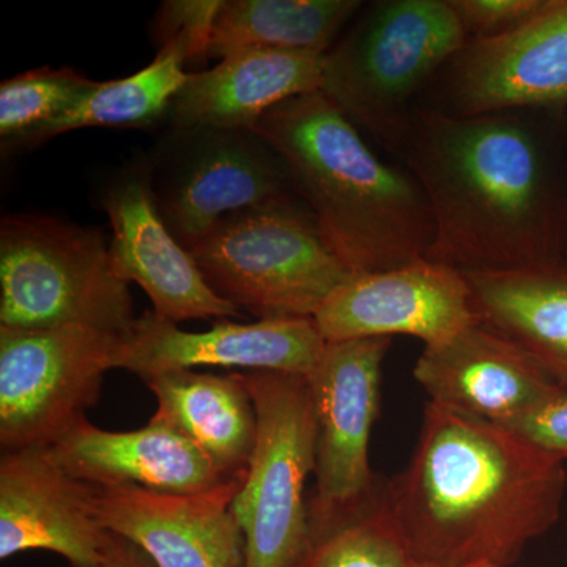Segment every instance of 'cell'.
<instances>
[{
	"label": "cell",
	"mask_w": 567,
	"mask_h": 567,
	"mask_svg": "<svg viewBox=\"0 0 567 567\" xmlns=\"http://www.w3.org/2000/svg\"><path fill=\"white\" fill-rule=\"evenodd\" d=\"M395 159L431 204L429 259L464 274L566 259L565 107L468 117L415 110Z\"/></svg>",
	"instance_id": "cell-1"
},
{
	"label": "cell",
	"mask_w": 567,
	"mask_h": 567,
	"mask_svg": "<svg viewBox=\"0 0 567 567\" xmlns=\"http://www.w3.org/2000/svg\"><path fill=\"white\" fill-rule=\"evenodd\" d=\"M563 462L505 425L427 402L409 464L385 481L388 513L421 565L507 567L557 524Z\"/></svg>",
	"instance_id": "cell-2"
},
{
	"label": "cell",
	"mask_w": 567,
	"mask_h": 567,
	"mask_svg": "<svg viewBox=\"0 0 567 567\" xmlns=\"http://www.w3.org/2000/svg\"><path fill=\"white\" fill-rule=\"evenodd\" d=\"M287 164L331 251L352 274L429 257L435 224L423 186L380 158L322 92L274 107L252 126Z\"/></svg>",
	"instance_id": "cell-3"
},
{
	"label": "cell",
	"mask_w": 567,
	"mask_h": 567,
	"mask_svg": "<svg viewBox=\"0 0 567 567\" xmlns=\"http://www.w3.org/2000/svg\"><path fill=\"white\" fill-rule=\"evenodd\" d=\"M466 37L450 0H379L324 54L320 92L398 158L413 112Z\"/></svg>",
	"instance_id": "cell-4"
},
{
	"label": "cell",
	"mask_w": 567,
	"mask_h": 567,
	"mask_svg": "<svg viewBox=\"0 0 567 567\" xmlns=\"http://www.w3.org/2000/svg\"><path fill=\"white\" fill-rule=\"evenodd\" d=\"M136 319L99 230L24 213L2 219L0 327H89L128 339Z\"/></svg>",
	"instance_id": "cell-5"
},
{
	"label": "cell",
	"mask_w": 567,
	"mask_h": 567,
	"mask_svg": "<svg viewBox=\"0 0 567 567\" xmlns=\"http://www.w3.org/2000/svg\"><path fill=\"white\" fill-rule=\"evenodd\" d=\"M189 252L208 286L257 320L315 319L353 275L303 199L227 216Z\"/></svg>",
	"instance_id": "cell-6"
},
{
	"label": "cell",
	"mask_w": 567,
	"mask_h": 567,
	"mask_svg": "<svg viewBox=\"0 0 567 567\" xmlns=\"http://www.w3.org/2000/svg\"><path fill=\"white\" fill-rule=\"evenodd\" d=\"M257 413V440L233 511L245 567H290L308 533L306 481L316 468L311 385L286 372H240Z\"/></svg>",
	"instance_id": "cell-7"
},
{
	"label": "cell",
	"mask_w": 567,
	"mask_h": 567,
	"mask_svg": "<svg viewBox=\"0 0 567 567\" xmlns=\"http://www.w3.org/2000/svg\"><path fill=\"white\" fill-rule=\"evenodd\" d=\"M121 336L89 327H0V447H50L99 402Z\"/></svg>",
	"instance_id": "cell-8"
},
{
	"label": "cell",
	"mask_w": 567,
	"mask_h": 567,
	"mask_svg": "<svg viewBox=\"0 0 567 567\" xmlns=\"http://www.w3.org/2000/svg\"><path fill=\"white\" fill-rule=\"evenodd\" d=\"M567 106V0L491 40L466 41L439 71L415 110L451 117Z\"/></svg>",
	"instance_id": "cell-9"
},
{
	"label": "cell",
	"mask_w": 567,
	"mask_h": 567,
	"mask_svg": "<svg viewBox=\"0 0 567 567\" xmlns=\"http://www.w3.org/2000/svg\"><path fill=\"white\" fill-rule=\"evenodd\" d=\"M188 140L153 188L171 234L192 251L227 216L303 199L287 164L252 130H183Z\"/></svg>",
	"instance_id": "cell-10"
},
{
	"label": "cell",
	"mask_w": 567,
	"mask_h": 567,
	"mask_svg": "<svg viewBox=\"0 0 567 567\" xmlns=\"http://www.w3.org/2000/svg\"><path fill=\"white\" fill-rule=\"evenodd\" d=\"M390 338L327 342L308 377L315 401L316 491L308 505L338 509L374 494L382 477L369 465V442L380 406L382 364Z\"/></svg>",
	"instance_id": "cell-11"
},
{
	"label": "cell",
	"mask_w": 567,
	"mask_h": 567,
	"mask_svg": "<svg viewBox=\"0 0 567 567\" xmlns=\"http://www.w3.org/2000/svg\"><path fill=\"white\" fill-rule=\"evenodd\" d=\"M324 342L410 336L440 344L480 322L465 274L424 257L375 274H353L315 317Z\"/></svg>",
	"instance_id": "cell-12"
},
{
	"label": "cell",
	"mask_w": 567,
	"mask_h": 567,
	"mask_svg": "<svg viewBox=\"0 0 567 567\" xmlns=\"http://www.w3.org/2000/svg\"><path fill=\"white\" fill-rule=\"evenodd\" d=\"M324 347L315 319L219 320L210 330L193 333L145 311L125 339L117 369L132 372L142 382L164 372L197 368L286 372L308 379Z\"/></svg>",
	"instance_id": "cell-13"
},
{
	"label": "cell",
	"mask_w": 567,
	"mask_h": 567,
	"mask_svg": "<svg viewBox=\"0 0 567 567\" xmlns=\"http://www.w3.org/2000/svg\"><path fill=\"white\" fill-rule=\"evenodd\" d=\"M95 486L70 475L47 447L0 457V558L44 550L71 567H103L111 533L95 513Z\"/></svg>",
	"instance_id": "cell-14"
},
{
	"label": "cell",
	"mask_w": 567,
	"mask_h": 567,
	"mask_svg": "<svg viewBox=\"0 0 567 567\" xmlns=\"http://www.w3.org/2000/svg\"><path fill=\"white\" fill-rule=\"evenodd\" d=\"M245 480L204 494L178 495L137 486H95V513L156 567H245V536L233 503Z\"/></svg>",
	"instance_id": "cell-15"
},
{
	"label": "cell",
	"mask_w": 567,
	"mask_h": 567,
	"mask_svg": "<svg viewBox=\"0 0 567 567\" xmlns=\"http://www.w3.org/2000/svg\"><path fill=\"white\" fill-rule=\"evenodd\" d=\"M413 377L432 404L499 425L516 423L561 390L527 352L481 320L424 347Z\"/></svg>",
	"instance_id": "cell-16"
},
{
	"label": "cell",
	"mask_w": 567,
	"mask_h": 567,
	"mask_svg": "<svg viewBox=\"0 0 567 567\" xmlns=\"http://www.w3.org/2000/svg\"><path fill=\"white\" fill-rule=\"evenodd\" d=\"M111 219V259L123 281L140 284L153 312L169 322L238 319L240 309L219 297L205 281L192 252L164 224L151 175L126 174L104 199Z\"/></svg>",
	"instance_id": "cell-17"
},
{
	"label": "cell",
	"mask_w": 567,
	"mask_h": 567,
	"mask_svg": "<svg viewBox=\"0 0 567 567\" xmlns=\"http://www.w3.org/2000/svg\"><path fill=\"white\" fill-rule=\"evenodd\" d=\"M47 450L70 475L96 487L126 484L193 495L245 480L224 475L181 432L153 420L136 431L114 432L85 417Z\"/></svg>",
	"instance_id": "cell-18"
},
{
	"label": "cell",
	"mask_w": 567,
	"mask_h": 567,
	"mask_svg": "<svg viewBox=\"0 0 567 567\" xmlns=\"http://www.w3.org/2000/svg\"><path fill=\"white\" fill-rule=\"evenodd\" d=\"M323 55L244 51L212 70L188 73L173 100L181 130H252L268 111L287 100L320 91Z\"/></svg>",
	"instance_id": "cell-19"
},
{
	"label": "cell",
	"mask_w": 567,
	"mask_h": 567,
	"mask_svg": "<svg viewBox=\"0 0 567 567\" xmlns=\"http://www.w3.org/2000/svg\"><path fill=\"white\" fill-rule=\"evenodd\" d=\"M156 399L151 417L181 432L224 475L245 477L257 440V413L240 372L185 369L144 380Z\"/></svg>",
	"instance_id": "cell-20"
},
{
	"label": "cell",
	"mask_w": 567,
	"mask_h": 567,
	"mask_svg": "<svg viewBox=\"0 0 567 567\" xmlns=\"http://www.w3.org/2000/svg\"><path fill=\"white\" fill-rule=\"evenodd\" d=\"M465 276L481 322L520 347L567 388V257Z\"/></svg>",
	"instance_id": "cell-21"
},
{
	"label": "cell",
	"mask_w": 567,
	"mask_h": 567,
	"mask_svg": "<svg viewBox=\"0 0 567 567\" xmlns=\"http://www.w3.org/2000/svg\"><path fill=\"white\" fill-rule=\"evenodd\" d=\"M363 6L360 0H226L208 58L223 61L244 51L327 54Z\"/></svg>",
	"instance_id": "cell-22"
},
{
	"label": "cell",
	"mask_w": 567,
	"mask_h": 567,
	"mask_svg": "<svg viewBox=\"0 0 567 567\" xmlns=\"http://www.w3.org/2000/svg\"><path fill=\"white\" fill-rule=\"evenodd\" d=\"M308 533L290 567H423L395 528L385 480L374 494L338 509L308 505Z\"/></svg>",
	"instance_id": "cell-23"
},
{
	"label": "cell",
	"mask_w": 567,
	"mask_h": 567,
	"mask_svg": "<svg viewBox=\"0 0 567 567\" xmlns=\"http://www.w3.org/2000/svg\"><path fill=\"white\" fill-rule=\"evenodd\" d=\"M185 65V48L178 41H167L151 65L122 80L99 82L76 106L28 134L20 144H40L87 126L148 125L173 104L188 78Z\"/></svg>",
	"instance_id": "cell-24"
},
{
	"label": "cell",
	"mask_w": 567,
	"mask_h": 567,
	"mask_svg": "<svg viewBox=\"0 0 567 567\" xmlns=\"http://www.w3.org/2000/svg\"><path fill=\"white\" fill-rule=\"evenodd\" d=\"M99 82L71 69L25 71L0 85V136L20 144L35 132L76 106Z\"/></svg>",
	"instance_id": "cell-25"
},
{
	"label": "cell",
	"mask_w": 567,
	"mask_h": 567,
	"mask_svg": "<svg viewBox=\"0 0 567 567\" xmlns=\"http://www.w3.org/2000/svg\"><path fill=\"white\" fill-rule=\"evenodd\" d=\"M223 2L219 0H171L156 20L159 44L178 41L186 50V65H200L210 52L213 29Z\"/></svg>",
	"instance_id": "cell-26"
},
{
	"label": "cell",
	"mask_w": 567,
	"mask_h": 567,
	"mask_svg": "<svg viewBox=\"0 0 567 567\" xmlns=\"http://www.w3.org/2000/svg\"><path fill=\"white\" fill-rule=\"evenodd\" d=\"M466 41L496 39L516 31L546 0H450Z\"/></svg>",
	"instance_id": "cell-27"
},
{
	"label": "cell",
	"mask_w": 567,
	"mask_h": 567,
	"mask_svg": "<svg viewBox=\"0 0 567 567\" xmlns=\"http://www.w3.org/2000/svg\"><path fill=\"white\" fill-rule=\"evenodd\" d=\"M551 456L567 458V388L516 423L505 425Z\"/></svg>",
	"instance_id": "cell-28"
},
{
	"label": "cell",
	"mask_w": 567,
	"mask_h": 567,
	"mask_svg": "<svg viewBox=\"0 0 567 567\" xmlns=\"http://www.w3.org/2000/svg\"><path fill=\"white\" fill-rule=\"evenodd\" d=\"M103 567H156L144 550L125 537L112 535Z\"/></svg>",
	"instance_id": "cell-29"
},
{
	"label": "cell",
	"mask_w": 567,
	"mask_h": 567,
	"mask_svg": "<svg viewBox=\"0 0 567 567\" xmlns=\"http://www.w3.org/2000/svg\"><path fill=\"white\" fill-rule=\"evenodd\" d=\"M423 567H431V566H424ZM465 567H496L492 565H487V563H483V565H472V566H465Z\"/></svg>",
	"instance_id": "cell-30"
},
{
	"label": "cell",
	"mask_w": 567,
	"mask_h": 567,
	"mask_svg": "<svg viewBox=\"0 0 567 567\" xmlns=\"http://www.w3.org/2000/svg\"><path fill=\"white\" fill-rule=\"evenodd\" d=\"M565 126H566V141H567V106L565 107ZM566 256H567V249H566Z\"/></svg>",
	"instance_id": "cell-31"
}]
</instances>
